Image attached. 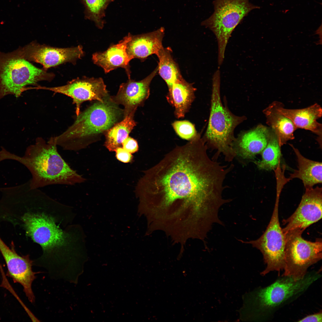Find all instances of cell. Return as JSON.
Instances as JSON below:
<instances>
[{
  "instance_id": "12",
  "label": "cell",
  "mask_w": 322,
  "mask_h": 322,
  "mask_svg": "<svg viewBox=\"0 0 322 322\" xmlns=\"http://www.w3.org/2000/svg\"><path fill=\"white\" fill-rule=\"evenodd\" d=\"M21 57L29 61L42 64L45 69L66 62H74L84 55L81 46L58 48L32 42L15 50Z\"/></svg>"
},
{
  "instance_id": "20",
  "label": "cell",
  "mask_w": 322,
  "mask_h": 322,
  "mask_svg": "<svg viewBox=\"0 0 322 322\" xmlns=\"http://www.w3.org/2000/svg\"><path fill=\"white\" fill-rule=\"evenodd\" d=\"M168 89L167 98L174 108L175 116L178 118L183 117L195 98L196 89L182 77Z\"/></svg>"
},
{
  "instance_id": "19",
  "label": "cell",
  "mask_w": 322,
  "mask_h": 322,
  "mask_svg": "<svg viewBox=\"0 0 322 322\" xmlns=\"http://www.w3.org/2000/svg\"><path fill=\"white\" fill-rule=\"evenodd\" d=\"M164 34L165 29L162 27L151 32L135 35H131L126 49L130 60L137 58L143 61L150 55H156L163 47L162 41Z\"/></svg>"
},
{
  "instance_id": "21",
  "label": "cell",
  "mask_w": 322,
  "mask_h": 322,
  "mask_svg": "<svg viewBox=\"0 0 322 322\" xmlns=\"http://www.w3.org/2000/svg\"><path fill=\"white\" fill-rule=\"evenodd\" d=\"M296 155L298 169L290 174L291 180L295 178L301 179L305 188H312L317 184L322 183V163L306 158L299 150L290 144Z\"/></svg>"
},
{
  "instance_id": "2",
  "label": "cell",
  "mask_w": 322,
  "mask_h": 322,
  "mask_svg": "<svg viewBox=\"0 0 322 322\" xmlns=\"http://www.w3.org/2000/svg\"><path fill=\"white\" fill-rule=\"evenodd\" d=\"M26 210L21 219L26 235L42 249L38 266L62 278L76 274L80 251L79 227L71 223V208L39 190L24 204Z\"/></svg>"
},
{
  "instance_id": "7",
  "label": "cell",
  "mask_w": 322,
  "mask_h": 322,
  "mask_svg": "<svg viewBox=\"0 0 322 322\" xmlns=\"http://www.w3.org/2000/svg\"><path fill=\"white\" fill-rule=\"evenodd\" d=\"M52 73L34 66L15 50L7 53L0 51V99L8 95L16 97L27 90L28 86H37L40 81H50Z\"/></svg>"
},
{
  "instance_id": "9",
  "label": "cell",
  "mask_w": 322,
  "mask_h": 322,
  "mask_svg": "<svg viewBox=\"0 0 322 322\" xmlns=\"http://www.w3.org/2000/svg\"><path fill=\"white\" fill-rule=\"evenodd\" d=\"M304 232L295 229L284 233L285 240V265L283 275L298 279L303 277L308 268L322 258V241L314 242L304 239Z\"/></svg>"
},
{
  "instance_id": "30",
  "label": "cell",
  "mask_w": 322,
  "mask_h": 322,
  "mask_svg": "<svg viewBox=\"0 0 322 322\" xmlns=\"http://www.w3.org/2000/svg\"><path fill=\"white\" fill-rule=\"evenodd\" d=\"M298 322H321L322 321V313L321 311L318 313L307 315L300 320Z\"/></svg>"
},
{
  "instance_id": "24",
  "label": "cell",
  "mask_w": 322,
  "mask_h": 322,
  "mask_svg": "<svg viewBox=\"0 0 322 322\" xmlns=\"http://www.w3.org/2000/svg\"><path fill=\"white\" fill-rule=\"evenodd\" d=\"M171 52L170 48L163 47L156 55L159 60L158 72L166 83L168 89L177 80L182 77Z\"/></svg>"
},
{
  "instance_id": "29",
  "label": "cell",
  "mask_w": 322,
  "mask_h": 322,
  "mask_svg": "<svg viewBox=\"0 0 322 322\" xmlns=\"http://www.w3.org/2000/svg\"><path fill=\"white\" fill-rule=\"evenodd\" d=\"M116 156L117 160L124 163L131 162L133 157L131 153L125 150L123 148L119 147L115 151Z\"/></svg>"
},
{
  "instance_id": "4",
  "label": "cell",
  "mask_w": 322,
  "mask_h": 322,
  "mask_svg": "<svg viewBox=\"0 0 322 322\" xmlns=\"http://www.w3.org/2000/svg\"><path fill=\"white\" fill-rule=\"evenodd\" d=\"M321 276L320 270L307 272L298 279L282 275L269 286L245 294L243 305L239 310L240 319L249 321L270 318L280 308L303 293Z\"/></svg>"
},
{
  "instance_id": "5",
  "label": "cell",
  "mask_w": 322,
  "mask_h": 322,
  "mask_svg": "<svg viewBox=\"0 0 322 322\" xmlns=\"http://www.w3.org/2000/svg\"><path fill=\"white\" fill-rule=\"evenodd\" d=\"M116 105L109 97L80 112L71 126L54 137L57 145L74 151L85 148L92 137L106 131L116 123L122 113Z\"/></svg>"
},
{
  "instance_id": "10",
  "label": "cell",
  "mask_w": 322,
  "mask_h": 322,
  "mask_svg": "<svg viewBox=\"0 0 322 322\" xmlns=\"http://www.w3.org/2000/svg\"><path fill=\"white\" fill-rule=\"evenodd\" d=\"M280 194L276 193L273 213L269 224L263 234L257 239L249 241L239 240L242 243L251 244L259 250L263 257L266 267L261 273L265 275L273 271L279 272L285 265V235L281 227L278 217Z\"/></svg>"
},
{
  "instance_id": "3",
  "label": "cell",
  "mask_w": 322,
  "mask_h": 322,
  "mask_svg": "<svg viewBox=\"0 0 322 322\" xmlns=\"http://www.w3.org/2000/svg\"><path fill=\"white\" fill-rule=\"evenodd\" d=\"M54 137L46 142L41 137L27 148L22 157L11 153L3 147L0 151V162L4 160L17 161L26 166L32 175L29 181L31 189L52 185H74L86 180L71 168L58 151Z\"/></svg>"
},
{
  "instance_id": "8",
  "label": "cell",
  "mask_w": 322,
  "mask_h": 322,
  "mask_svg": "<svg viewBox=\"0 0 322 322\" xmlns=\"http://www.w3.org/2000/svg\"><path fill=\"white\" fill-rule=\"evenodd\" d=\"M249 0H214L213 13L201 23L210 30L216 38L219 66L223 62L226 47L235 28L251 11L260 8Z\"/></svg>"
},
{
  "instance_id": "1",
  "label": "cell",
  "mask_w": 322,
  "mask_h": 322,
  "mask_svg": "<svg viewBox=\"0 0 322 322\" xmlns=\"http://www.w3.org/2000/svg\"><path fill=\"white\" fill-rule=\"evenodd\" d=\"M207 149L197 136L144 172L135 192L149 231L185 242L206 236L214 223L223 225L218 211L231 200L222 194L232 167L210 158Z\"/></svg>"
},
{
  "instance_id": "22",
  "label": "cell",
  "mask_w": 322,
  "mask_h": 322,
  "mask_svg": "<svg viewBox=\"0 0 322 322\" xmlns=\"http://www.w3.org/2000/svg\"><path fill=\"white\" fill-rule=\"evenodd\" d=\"M263 112L267 124L275 134L281 147L294 139V133L297 128L290 119L277 111L272 103Z\"/></svg>"
},
{
  "instance_id": "17",
  "label": "cell",
  "mask_w": 322,
  "mask_h": 322,
  "mask_svg": "<svg viewBox=\"0 0 322 322\" xmlns=\"http://www.w3.org/2000/svg\"><path fill=\"white\" fill-rule=\"evenodd\" d=\"M276 109L290 119L298 128L310 131L318 137V141L321 144L322 124L317 120L322 116V109L317 103L302 109H290L284 107L281 103L277 101L273 102Z\"/></svg>"
},
{
  "instance_id": "26",
  "label": "cell",
  "mask_w": 322,
  "mask_h": 322,
  "mask_svg": "<svg viewBox=\"0 0 322 322\" xmlns=\"http://www.w3.org/2000/svg\"><path fill=\"white\" fill-rule=\"evenodd\" d=\"M114 0H82L85 8L86 18L94 21L99 29L103 28L105 10Z\"/></svg>"
},
{
  "instance_id": "11",
  "label": "cell",
  "mask_w": 322,
  "mask_h": 322,
  "mask_svg": "<svg viewBox=\"0 0 322 322\" xmlns=\"http://www.w3.org/2000/svg\"><path fill=\"white\" fill-rule=\"evenodd\" d=\"M32 89L50 91L71 97L75 105L76 116L80 113L81 105L83 102L93 100L103 102L109 97L106 86L101 78L84 77L73 79L62 86L47 87L37 86Z\"/></svg>"
},
{
  "instance_id": "28",
  "label": "cell",
  "mask_w": 322,
  "mask_h": 322,
  "mask_svg": "<svg viewBox=\"0 0 322 322\" xmlns=\"http://www.w3.org/2000/svg\"><path fill=\"white\" fill-rule=\"evenodd\" d=\"M122 145L123 148L131 154L137 152L139 148L137 141L129 136L123 141Z\"/></svg>"
},
{
  "instance_id": "27",
  "label": "cell",
  "mask_w": 322,
  "mask_h": 322,
  "mask_svg": "<svg viewBox=\"0 0 322 322\" xmlns=\"http://www.w3.org/2000/svg\"><path fill=\"white\" fill-rule=\"evenodd\" d=\"M172 125L177 134L184 139L190 141L199 134L194 125L188 120L176 121Z\"/></svg>"
},
{
  "instance_id": "23",
  "label": "cell",
  "mask_w": 322,
  "mask_h": 322,
  "mask_svg": "<svg viewBox=\"0 0 322 322\" xmlns=\"http://www.w3.org/2000/svg\"><path fill=\"white\" fill-rule=\"evenodd\" d=\"M134 114L126 116L121 121L115 123L106 131L104 145L109 151H115L117 148L121 147L123 141L136 125L133 119Z\"/></svg>"
},
{
  "instance_id": "16",
  "label": "cell",
  "mask_w": 322,
  "mask_h": 322,
  "mask_svg": "<svg viewBox=\"0 0 322 322\" xmlns=\"http://www.w3.org/2000/svg\"><path fill=\"white\" fill-rule=\"evenodd\" d=\"M270 130L260 124L252 129L241 131L233 143L236 157L247 161L254 160L266 146Z\"/></svg>"
},
{
  "instance_id": "13",
  "label": "cell",
  "mask_w": 322,
  "mask_h": 322,
  "mask_svg": "<svg viewBox=\"0 0 322 322\" xmlns=\"http://www.w3.org/2000/svg\"><path fill=\"white\" fill-rule=\"evenodd\" d=\"M305 189L297 209L290 217L283 221L285 225L282 228L284 233L295 229L304 231L322 218L321 187L317 186Z\"/></svg>"
},
{
  "instance_id": "14",
  "label": "cell",
  "mask_w": 322,
  "mask_h": 322,
  "mask_svg": "<svg viewBox=\"0 0 322 322\" xmlns=\"http://www.w3.org/2000/svg\"><path fill=\"white\" fill-rule=\"evenodd\" d=\"M0 252L6 264L7 275L11 278L14 283L21 284L29 301L31 303L35 301L32 285L38 272H33V261L29 255L20 256L12 248H10L0 237Z\"/></svg>"
},
{
  "instance_id": "6",
  "label": "cell",
  "mask_w": 322,
  "mask_h": 322,
  "mask_svg": "<svg viewBox=\"0 0 322 322\" xmlns=\"http://www.w3.org/2000/svg\"><path fill=\"white\" fill-rule=\"evenodd\" d=\"M220 73L218 69L213 76L210 116L202 138L207 147L217 150L219 154H222L226 161L230 162L236 157L232 147L235 139L234 130L246 118L234 114L229 109L227 103L223 105L222 103Z\"/></svg>"
},
{
  "instance_id": "18",
  "label": "cell",
  "mask_w": 322,
  "mask_h": 322,
  "mask_svg": "<svg viewBox=\"0 0 322 322\" xmlns=\"http://www.w3.org/2000/svg\"><path fill=\"white\" fill-rule=\"evenodd\" d=\"M131 35L129 33L118 43L111 46L104 52L93 54L92 59L94 63L101 67L106 73L119 67L123 68L125 70L128 78H130L129 62L131 60L126 49Z\"/></svg>"
},
{
  "instance_id": "15",
  "label": "cell",
  "mask_w": 322,
  "mask_h": 322,
  "mask_svg": "<svg viewBox=\"0 0 322 322\" xmlns=\"http://www.w3.org/2000/svg\"><path fill=\"white\" fill-rule=\"evenodd\" d=\"M158 71L157 66L148 76L140 81L129 78L126 82L120 85L116 95L110 97L113 102L124 106V117L130 114H134L138 107L143 105L148 98L150 83Z\"/></svg>"
},
{
  "instance_id": "25",
  "label": "cell",
  "mask_w": 322,
  "mask_h": 322,
  "mask_svg": "<svg viewBox=\"0 0 322 322\" xmlns=\"http://www.w3.org/2000/svg\"><path fill=\"white\" fill-rule=\"evenodd\" d=\"M270 129L267 145L260 153L261 159L253 161L259 170L274 171L280 163L281 147L275 134Z\"/></svg>"
}]
</instances>
